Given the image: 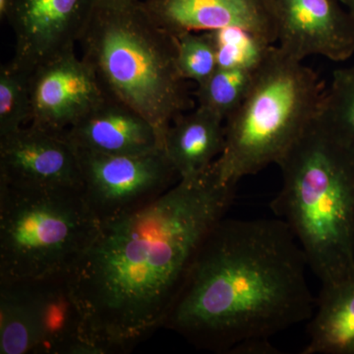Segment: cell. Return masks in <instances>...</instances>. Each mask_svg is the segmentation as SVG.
I'll list each match as a JSON object with an SVG mask.
<instances>
[{"label":"cell","instance_id":"obj_1","mask_svg":"<svg viewBox=\"0 0 354 354\" xmlns=\"http://www.w3.org/2000/svg\"><path fill=\"white\" fill-rule=\"evenodd\" d=\"M236 186L211 167L136 211L100 223L68 276L88 337L106 353L130 351L165 327Z\"/></svg>","mask_w":354,"mask_h":354},{"label":"cell","instance_id":"obj_2","mask_svg":"<svg viewBox=\"0 0 354 354\" xmlns=\"http://www.w3.org/2000/svg\"><path fill=\"white\" fill-rule=\"evenodd\" d=\"M308 262L281 218L216 223L165 328L216 353H274L272 337L313 315Z\"/></svg>","mask_w":354,"mask_h":354},{"label":"cell","instance_id":"obj_3","mask_svg":"<svg viewBox=\"0 0 354 354\" xmlns=\"http://www.w3.org/2000/svg\"><path fill=\"white\" fill-rule=\"evenodd\" d=\"M281 188L271 203L322 285L354 270V148L319 120L278 165Z\"/></svg>","mask_w":354,"mask_h":354},{"label":"cell","instance_id":"obj_4","mask_svg":"<svg viewBox=\"0 0 354 354\" xmlns=\"http://www.w3.org/2000/svg\"><path fill=\"white\" fill-rule=\"evenodd\" d=\"M79 44L104 93L150 121L164 148L171 123L191 106L174 37L141 0H97Z\"/></svg>","mask_w":354,"mask_h":354},{"label":"cell","instance_id":"obj_5","mask_svg":"<svg viewBox=\"0 0 354 354\" xmlns=\"http://www.w3.org/2000/svg\"><path fill=\"white\" fill-rule=\"evenodd\" d=\"M326 85L304 62L274 48L245 100L225 120V148L213 171L236 184L279 164L320 111Z\"/></svg>","mask_w":354,"mask_h":354},{"label":"cell","instance_id":"obj_6","mask_svg":"<svg viewBox=\"0 0 354 354\" xmlns=\"http://www.w3.org/2000/svg\"><path fill=\"white\" fill-rule=\"evenodd\" d=\"M99 225L80 189L0 183V285L69 272Z\"/></svg>","mask_w":354,"mask_h":354},{"label":"cell","instance_id":"obj_7","mask_svg":"<svg viewBox=\"0 0 354 354\" xmlns=\"http://www.w3.org/2000/svg\"><path fill=\"white\" fill-rule=\"evenodd\" d=\"M75 149L81 194L100 223L150 204L180 180L164 149L142 155Z\"/></svg>","mask_w":354,"mask_h":354},{"label":"cell","instance_id":"obj_8","mask_svg":"<svg viewBox=\"0 0 354 354\" xmlns=\"http://www.w3.org/2000/svg\"><path fill=\"white\" fill-rule=\"evenodd\" d=\"M30 125L62 134L106 97L94 70L75 48L30 71Z\"/></svg>","mask_w":354,"mask_h":354},{"label":"cell","instance_id":"obj_9","mask_svg":"<svg viewBox=\"0 0 354 354\" xmlns=\"http://www.w3.org/2000/svg\"><path fill=\"white\" fill-rule=\"evenodd\" d=\"M97 0H12L7 22L15 35L11 64L30 72L79 44Z\"/></svg>","mask_w":354,"mask_h":354},{"label":"cell","instance_id":"obj_10","mask_svg":"<svg viewBox=\"0 0 354 354\" xmlns=\"http://www.w3.org/2000/svg\"><path fill=\"white\" fill-rule=\"evenodd\" d=\"M277 46L299 62L322 57L344 62L354 55V20L339 0H274Z\"/></svg>","mask_w":354,"mask_h":354},{"label":"cell","instance_id":"obj_11","mask_svg":"<svg viewBox=\"0 0 354 354\" xmlns=\"http://www.w3.org/2000/svg\"><path fill=\"white\" fill-rule=\"evenodd\" d=\"M0 183L31 189L81 190L76 149L64 134L32 125L0 136Z\"/></svg>","mask_w":354,"mask_h":354},{"label":"cell","instance_id":"obj_12","mask_svg":"<svg viewBox=\"0 0 354 354\" xmlns=\"http://www.w3.org/2000/svg\"><path fill=\"white\" fill-rule=\"evenodd\" d=\"M143 4L153 20L174 37L241 27L277 44L274 0H145Z\"/></svg>","mask_w":354,"mask_h":354},{"label":"cell","instance_id":"obj_13","mask_svg":"<svg viewBox=\"0 0 354 354\" xmlns=\"http://www.w3.org/2000/svg\"><path fill=\"white\" fill-rule=\"evenodd\" d=\"M24 288L38 333L36 353L106 354L88 337L68 272L18 283Z\"/></svg>","mask_w":354,"mask_h":354},{"label":"cell","instance_id":"obj_14","mask_svg":"<svg viewBox=\"0 0 354 354\" xmlns=\"http://www.w3.org/2000/svg\"><path fill=\"white\" fill-rule=\"evenodd\" d=\"M62 134L77 149L109 155H142L164 149L150 121L109 95Z\"/></svg>","mask_w":354,"mask_h":354},{"label":"cell","instance_id":"obj_15","mask_svg":"<svg viewBox=\"0 0 354 354\" xmlns=\"http://www.w3.org/2000/svg\"><path fill=\"white\" fill-rule=\"evenodd\" d=\"M225 121L206 109L181 114L171 123L164 150L180 179L209 171L225 148Z\"/></svg>","mask_w":354,"mask_h":354},{"label":"cell","instance_id":"obj_16","mask_svg":"<svg viewBox=\"0 0 354 354\" xmlns=\"http://www.w3.org/2000/svg\"><path fill=\"white\" fill-rule=\"evenodd\" d=\"M302 354H354V270L322 285Z\"/></svg>","mask_w":354,"mask_h":354},{"label":"cell","instance_id":"obj_17","mask_svg":"<svg viewBox=\"0 0 354 354\" xmlns=\"http://www.w3.org/2000/svg\"><path fill=\"white\" fill-rule=\"evenodd\" d=\"M36 321L21 283L0 285V354L36 353Z\"/></svg>","mask_w":354,"mask_h":354},{"label":"cell","instance_id":"obj_18","mask_svg":"<svg viewBox=\"0 0 354 354\" xmlns=\"http://www.w3.org/2000/svg\"><path fill=\"white\" fill-rule=\"evenodd\" d=\"M258 70L218 67L207 80L198 85L195 93L198 108L227 120L245 100Z\"/></svg>","mask_w":354,"mask_h":354},{"label":"cell","instance_id":"obj_19","mask_svg":"<svg viewBox=\"0 0 354 354\" xmlns=\"http://www.w3.org/2000/svg\"><path fill=\"white\" fill-rule=\"evenodd\" d=\"M208 34L220 68L258 70L277 46L241 27L221 28Z\"/></svg>","mask_w":354,"mask_h":354},{"label":"cell","instance_id":"obj_20","mask_svg":"<svg viewBox=\"0 0 354 354\" xmlns=\"http://www.w3.org/2000/svg\"><path fill=\"white\" fill-rule=\"evenodd\" d=\"M318 118L354 148V65L335 70L324 91Z\"/></svg>","mask_w":354,"mask_h":354},{"label":"cell","instance_id":"obj_21","mask_svg":"<svg viewBox=\"0 0 354 354\" xmlns=\"http://www.w3.org/2000/svg\"><path fill=\"white\" fill-rule=\"evenodd\" d=\"M31 120L30 72L9 62L0 68V136L17 131Z\"/></svg>","mask_w":354,"mask_h":354},{"label":"cell","instance_id":"obj_22","mask_svg":"<svg viewBox=\"0 0 354 354\" xmlns=\"http://www.w3.org/2000/svg\"><path fill=\"white\" fill-rule=\"evenodd\" d=\"M176 62L181 76L197 85L218 69L216 51L208 32H189L174 37Z\"/></svg>","mask_w":354,"mask_h":354},{"label":"cell","instance_id":"obj_23","mask_svg":"<svg viewBox=\"0 0 354 354\" xmlns=\"http://www.w3.org/2000/svg\"><path fill=\"white\" fill-rule=\"evenodd\" d=\"M12 0H0V19L6 20L10 11Z\"/></svg>","mask_w":354,"mask_h":354},{"label":"cell","instance_id":"obj_24","mask_svg":"<svg viewBox=\"0 0 354 354\" xmlns=\"http://www.w3.org/2000/svg\"><path fill=\"white\" fill-rule=\"evenodd\" d=\"M339 1L348 9L349 14L354 20V0H339Z\"/></svg>","mask_w":354,"mask_h":354}]
</instances>
